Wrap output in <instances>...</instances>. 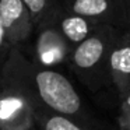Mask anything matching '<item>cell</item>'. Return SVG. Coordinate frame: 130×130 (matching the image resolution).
Listing matches in <instances>:
<instances>
[{
  "label": "cell",
  "mask_w": 130,
  "mask_h": 130,
  "mask_svg": "<svg viewBox=\"0 0 130 130\" xmlns=\"http://www.w3.org/2000/svg\"><path fill=\"white\" fill-rule=\"evenodd\" d=\"M120 29L110 24H101L73 48L69 64L90 90L96 91L110 81L109 55Z\"/></svg>",
  "instance_id": "obj_1"
},
{
  "label": "cell",
  "mask_w": 130,
  "mask_h": 130,
  "mask_svg": "<svg viewBox=\"0 0 130 130\" xmlns=\"http://www.w3.org/2000/svg\"><path fill=\"white\" fill-rule=\"evenodd\" d=\"M28 77L34 95L43 108L51 112L88 123L83 98L70 80L57 69L43 67L29 60Z\"/></svg>",
  "instance_id": "obj_2"
},
{
  "label": "cell",
  "mask_w": 130,
  "mask_h": 130,
  "mask_svg": "<svg viewBox=\"0 0 130 130\" xmlns=\"http://www.w3.org/2000/svg\"><path fill=\"white\" fill-rule=\"evenodd\" d=\"M4 59H0V78H2V66H3Z\"/></svg>",
  "instance_id": "obj_14"
},
{
  "label": "cell",
  "mask_w": 130,
  "mask_h": 130,
  "mask_svg": "<svg viewBox=\"0 0 130 130\" xmlns=\"http://www.w3.org/2000/svg\"><path fill=\"white\" fill-rule=\"evenodd\" d=\"M109 76L119 96L130 91V43L126 29H120L110 49Z\"/></svg>",
  "instance_id": "obj_6"
},
{
  "label": "cell",
  "mask_w": 130,
  "mask_h": 130,
  "mask_svg": "<svg viewBox=\"0 0 130 130\" xmlns=\"http://www.w3.org/2000/svg\"><path fill=\"white\" fill-rule=\"evenodd\" d=\"M64 7L98 24L126 28L124 0H64Z\"/></svg>",
  "instance_id": "obj_5"
},
{
  "label": "cell",
  "mask_w": 130,
  "mask_h": 130,
  "mask_svg": "<svg viewBox=\"0 0 130 130\" xmlns=\"http://www.w3.org/2000/svg\"><path fill=\"white\" fill-rule=\"evenodd\" d=\"M55 24L62 31V34L64 35L66 39L71 43L73 48L77 46L80 42H83L85 38H88L95 31L96 27L101 25L96 21L70 11L69 9L64 7V4H63L62 10L57 14Z\"/></svg>",
  "instance_id": "obj_7"
},
{
  "label": "cell",
  "mask_w": 130,
  "mask_h": 130,
  "mask_svg": "<svg viewBox=\"0 0 130 130\" xmlns=\"http://www.w3.org/2000/svg\"><path fill=\"white\" fill-rule=\"evenodd\" d=\"M124 14H126V28L130 29V0H124Z\"/></svg>",
  "instance_id": "obj_12"
},
{
  "label": "cell",
  "mask_w": 130,
  "mask_h": 130,
  "mask_svg": "<svg viewBox=\"0 0 130 130\" xmlns=\"http://www.w3.org/2000/svg\"><path fill=\"white\" fill-rule=\"evenodd\" d=\"M0 23L10 46L24 52L34 38L35 27L23 0H0Z\"/></svg>",
  "instance_id": "obj_4"
},
{
  "label": "cell",
  "mask_w": 130,
  "mask_h": 130,
  "mask_svg": "<svg viewBox=\"0 0 130 130\" xmlns=\"http://www.w3.org/2000/svg\"><path fill=\"white\" fill-rule=\"evenodd\" d=\"M32 18L35 31L48 24H53L64 0H23Z\"/></svg>",
  "instance_id": "obj_8"
},
{
  "label": "cell",
  "mask_w": 130,
  "mask_h": 130,
  "mask_svg": "<svg viewBox=\"0 0 130 130\" xmlns=\"http://www.w3.org/2000/svg\"><path fill=\"white\" fill-rule=\"evenodd\" d=\"M11 46H10L9 41H7V37H6V32L3 29V25L0 23V59H6L7 53L10 52Z\"/></svg>",
  "instance_id": "obj_11"
},
{
  "label": "cell",
  "mask_w": 130,
  "mask_h": 130,
  "mask_svg": "<svg viewBox=\"0 0 130 130\" xmlns=\"http://www.w3.org/2000/svg\"><path fill=\"white\" fill-rule=\"evenodd\" d=\"M130 120V91L120 96V108H119V124Z\"/></svg>",
  "instance_id": "obj_10"
},
{
  "label": "cell",
  "mask_w": 130,
  "mask_h": 130,
  "mask_svg": "<svg viewBox=\"0 0 130 130\" xmlns=\"http://www.w3.org/2000/svg\"><path fill=\"white\" fill-rule=\"evenodd\" d=\"M119 130H130V120L126 122V123L119 124Z\"/></svg>",
  "instance_id": "obj_13"
},
{
  "label": "cell",
  "mask_w": 130,
  "mask_h": 130,
  "mask_svg": "<svg viewBox=\"0 0 130 130\" xmlns=\"http://www.w3.org/2000/svg\"><path fill=\"white\" fill-rule=\"evenodd\" d=\"M126 34H127V39H129V43H130V29L126 28Z\"/></svg>",
  "instance_id": "obj_15"
},
{
  "label": "cell",
  "mask_w": 130,
  "mask_h": 130,
  "mask_svg": "<svg viewBox=\"0 0 130 130\" xmlns=\"http://www.w3.org/2000/svg\"><path fill=\"white\" fill-rule=\"evenodd\" d=\"M31 52V60L35 64L57 69L70 62L73 46L53 23L41 27L35 31Z\"/></svg>",
  "instance_id": "obj_3"
},
{
  "label": "cell",
  "mask_w": 130,
  "mask_h": 130,
  "mask_svg": "<svg viewBox=\"0 0 130 130\" xmlns=\"http://www.w3.org/2000/svg\"><path fill=\"white\" fill-rule=\"evenodd\" d=\"M37 124L39 130H96L94 124L84 123L81 120L69 118L64 115L45 110L37 115Z\"/></svg>",
  "instance_id": "obj_9"
}]
</instances>
